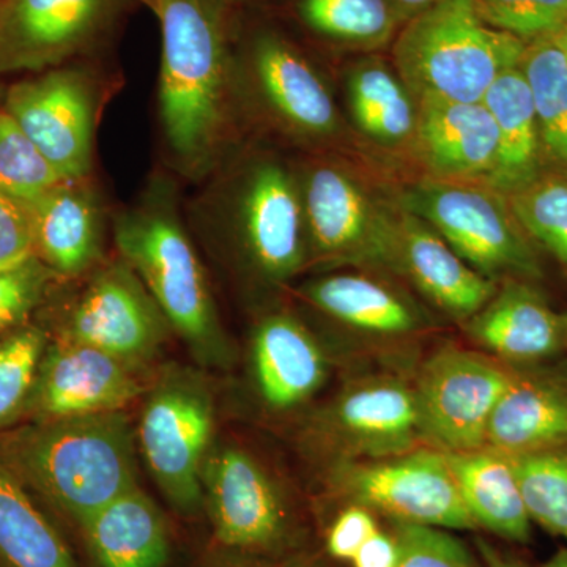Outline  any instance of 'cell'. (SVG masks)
I'll list each match as a JSON object with an SVG mask.
<instances>
[{"mask_svg":"<svg viewBox=\"0 0 567 567\" xmlns=\"http://www.w3.org/2000/svg\"><path fill=\"white\" fill-rule=\"evenodd\" d=\"M162 33L158 121L178 177L203 183L233 147L237 99L229 0H137Z\"/></svg>","mask_w":567,"mask_h":567,"instance_id":"6da1fadb","label":"cell"},{"mask_svg":"<svg viewBox=\"0 0 567 567\" xmlns=\"http://www.w3.org/2000/svg\"><path fill=\"white\" fill-rule=\"evenodd\" d=\"M136 432L123 412L31 421L0 435V457L80 527L137 486Z\"/></svg>","mask_w":567,"mask_h":567,"instance_id":"7a4b0ae2","label":"cell"},{"mask_svg":"<svg viewBox=\"0 0 567 567\" xmlns=\"http://www.w3.org/2000/svg\"><path fill=\"white\" fill-rule=\"evenodd\" d=\"M112 224L118 256L140 276L175 333L203 363H226L229 342L174 183L155 178Z\"/></svg>","mask_w":567,"mask_h":567,"instance_id":"3957f363","label":"cell"},{"mask_svg":"<svg viewBox=\"0 0 567 567\" xmlns=\"http://www.w3.org/2000/svg\"><path fill=\"white\" fill-rule=\"evenodd\" d=\"M192 215L208 234H229L265 281L293 278L309 256L300 183L275 159L241 173L221 164L203 183Z\"/></svg>","mask_w":567,"mask_h":567,"instance_id":"277c9868","label":"cell"},{"mask_svg":"<svg viewBox=\"0 0 567 567\" xmlns=\"http://www.w3.org/2000/svg\"><path fill=\"white\" fill-rule=\"evenodd\" d=\"M527 41L488 25L473 0H439L410 18L394 61L417 100L481 103L499 74L516 69Z\"/></svg>","mask_w":567,"mask_h":567,"instance_id":"5b68a950","label":"cell"},{"mask_svg":"<svg viewBox=\"0 0 567 567\" xmlns=\"http://www.w3.org/2000/svg\"><path fill=\"white\" fill-rule=\"evenodd\" d=\"M405 207L481 275L498 282L543 276L532 238L494 186L435 178L410 189Z\"/></svg>","mask_w":567,"mask_h":567,"instance_id":"8992f818","label":"cell"},{"mask_svg":"<svg viewBox=\"0 0 567 567\" xmlns=\"http://www.w3.org/2000/svg\"><path fill=\"white\" fill-rule=\"evenodd\" d=\"M213 431L215 404L203 377L182 368L164 372L142 409L136 439L156 484L183 514L203 505Z\"/></svg>","mask_w":567,"mask_h":567,"instance_id":"52a82bcc","label":"cell"},{"mask_svg":"<svg viewBox=\"0 0 567 567\" xmlns=\"http://www.w3.org/2000/svg\"><path fill=\"white\" fill-rule=\"evenodd\" d=\"M100 74L85 61L71 62L28 74L3 93V107L63 178L92 175L104 100Z\"/></svg>","mask_w":567,"mask_h":567,"instance_id":"ba28073f","label":"cell"},{"mask_svg":"<svg viewBox=\"0 0 567 567\" xmlns=\"http://www.w3.org/2000/svg\"><path fill=\"white\" fill-rule=\"evenodd\" d=\"M511 372V365L491 354L462 347L429 357L413 383L421 439L445 453L486 446Z\"/></svg>","mask_w":567,"mask_h":567,"instance_id":"9c48e42d","label":"cell"},{"mask_svg":"<svg viewBox=\"0 0 567 567\" xmlns=\"http://www.w3.org/2000/svg\"><path fill=\"white\" fill-rule=\"evenodd\" d=\"M331 480L352 505L379 511L399 524L477 528L458 494L445 451L434 446L372 461L341 462Z\"/></svg>","mask_w":567,"mask_h":567,"instance_id":"30bf717a","label":"cell"},{"mask_svg":"<svg viewBox=\"0 0 567 567\" xmlns=\"http://www.w3.org/2000/svg\"><path fill=\"white\" fill-rule=\"evenodd\" d=\"M87 275L63 312L58 338L102 350L137 371L158 354L173 328L121 256Z\"/></svg>","mask_w":567,"mask_h":567,"instance_id":"8fae6325","label":"cell"},{"mask_svg":"<svg viewBox=\"0 0 567 567\" xmlns=\"http://www.w3.org/2000/svg\"><path fill=\"white\" fill-rule=\"evenodd\" d=\"M130 0H0V74H33L91 55Z\"/></svg>","mask_w":567,"mask_h":567,"instance_id":"7c38bea8","label":"cell"},{"mask_svg":"<svg viewBox=\"0 0 567 567\" xmlns=\"http://www.w3.org/2000/svg\"><path fill=\"white\" fill-rule=\"evenodd\" d=\"M309 252L323 265H390L394 221L379 215L349 175L316 166L301 185Z\"/></svg>","mask_w":567,"mask_h":567,"instance_id":"4fadbf2b","label":"cell"},{"mask_svg":"<svg viewBox=\"0 0 567 567\" xmlns=\"http://www.w3.org/2000/svg\"><path fill=\"white\" fill-rule=\"evenodd\" d=\"M341 462L398 456L421 439L413 385L379 374L353 380L320 416Z\"/></svg>","mask_w":567,"mask_h":567,"instance_id":"5bb4252c","label":"cell"},{"mask_svg":"<svg viewBox=\"0 0 567 567\" xmlns=\"http://www.w3.org/2000/svg\"><path fill=\"white\" fill-rule=\"evenodd\" d=\"M142 391L136 369L91 346L58 338L43 354L25 417L47 421L123 412Z\"/></svg>","mask_w":567,"mask_h":567,"instance_id":"9a60e30c","label":"cell"},{"mask_svg":"<svg viewBox=\"0 0 567 567\" xmlns=\"http://www.w3.org/2000/svg\"><path fill=\"white\" fill-rule=\"evenodd\" d=\"M204 499L223 546L246 551L278 547L287 532L281 495L262 465L244 450L221 447L203 470Z\"/></svg>","mask_w":567,"mask_h":567,"instance_id":"2e32d148","label":"cell"},{"mask_svg":"<svg viewBox=\"0 0 567 567\" xmlns=\"http://www.w3.org/2000/svg\"><path fill=\"white\" fill-rule=\"evenodd\" d=\"M245 73L260 102L284 128L308 137L336 126V107L312 63L279 33L260 31L246 44Z\"/></svg>","mask_w":567,"mask_h":567,"instance_id":"e0dca14e","label":"cell"},{"mask_svg":"<svg viewBox=\"0 0 567 567\" xmlns=\"http://www.w3.org/2000/svg\"><path fill=\"white\" fill-rule=\"evenodd\" d=\"M25 203L35 257L58 278H80L102 264L106 213L92 175L63 178Z\"/></svg>","mask_w":567,"mask_h":567,"instance_id":"ac0fdd59","label":"cell"},{"mask_svg":"<svg viewBox=\"0 0 567 567\" xmlns=\"http://www.w3.org/2000/svg\"><path fill=\"white\" fill-rule=\"evenodd\" d=\"M465 330L486 353L513 368L567 352L565 315L524 279H503L494 297L466 320Z\"/></svg>","mask_w":567,"mask_h":567,"instance_id":"d6986e66","label":"cell"},{"mask_svg":"<svg viewBox=\"0 0 567 567\" xmlns=\"http://www.w3.org/2000/svg\"><path fill=\"white\" fill-rule=\"evenodd\" d=\"M565 442L567 358L513 368L488 424L486 445L514 456Z\"/></svg>","mask_w":567,"mask_h":567,"instance_id":"ffe728a7","label":"cell"},{"mask_svg":"<svg viewBox=\"0 0 567 567\" xmlns=\"http://www.w3.org/2000/svg\"><path fill=\"white\" fill-rule=\"evenodd\" d=\"M390 265L410 278L440 309L464 322L494 297L499 286L466 264L429 224L412 213L394 221Z\"/></svg>","mask_w":567,"mask_h":567,"instance_id":"44dd1931","label":"cell"},{"mask_svg":"<svg viewBox=\"0 0 567 567\" xmlns=\"http://www.w3.org/2000/svg\"><path fill=\"white\" fill-rule=\"evenodd\" d=\"M421 158L440 181H491L498 132L484 103L421 100L416 114Z\"/></svg>","mask_w":567,"mask_h":567,"instance_id":"7402d4cb","label":"cell"},{"mask_svg":"<svg viewBox=\"0 0 567 567\" xmlns=\"http://www.w3.org/2000/svg\"><path fill=\"white\" fill-rule=\"evenodd\" d=\"M252 368L267 405L290 410L322 388L328 363L322 347L303 323L287 315H274L254 333Z\"/></svg>","mask_w":567,"mask_h":567,"instance_id":"603a6c76","label":"cell"},{"mask_svg":"<svg viewBox=\"0 0 567 567\" xmlns=\"http://www.w3.org/2000/svg\"><path fill=\"white\" fill-rule=\"evenodd\" d=\"M446 458L462 502L477 527L503 539L527 544L532 518L509 456L486 445L446 453Z\"/></svg>","mask_w":567,"mask_h":567,"instance_id":"cb8c5ba5","label":"cell"},{"mask_svg":"<svg viewBox=\"0 0 567 567\" xmlns=\"http://www.w3.org/2000/svg\"><path fill=\"white\" fill-rule=\"evenodd\" d=\"M81 528L99 567H164L169 558L166 520L140 486L96 511Z\"/></svg>","mask_w":567,"mask_h":567,"instance_id":"d4e9b609","label":"cell"},{"mask_svg":"<svg viewBox=\"0 0 567 567\" xmlns=\"http://www.w3.org/2000/svg\"><path fill=\"white\" fill-rule=\"evenodd\" d=\"M483 103L498 132V155L488 185L511 196L543 173L539 125L532 91L520 66L499 74Z\"/></svg>","mask_w":567,"mask_h":567,"instance_id":"484cf974","label":"cell"},{"mask_svg":"<svg viewBox=\"0 0 567 567\" xmlns=\"http://www.w3.org/2000/svg\"><path fill=\"white\" fill-rule=\"evenodd\" d=\"M305 300L339 322L382 336H404L420 328L412 306L368 276H324L306 284Z\"/></svg>","mask_w":567,"mask_h":567,"instance_id":"4316f807","label":"cell"},{"mask_svg":"<svg viewBox=\"0 0 567 567\" xmlns=\"http://www.w3.org/2000/svg\"><path fill=\"white\" fill-rule=\"evenodd\" d=\"M0 558L9 567H78L21 477L0 457Z\"/></svg>","mask_w":567,"mask_h":567,"instance_id":"83f0119b","label":"cell"},{"mask_svg":"<svg viewBox=\"0 0 567 567\" xmlns=\"http://www.w3.org/2000/svg\"><path fill=\"white\" fill-rule=\"evenodd\" d=\"M520 70L532 91L540 145L558 171L567 173V59L551 35L529 41Z\"/></svg>","mask_w":567,"mask_h":567,"instance_id":"f1b7e54d","label":"cell"},{"mask_svg":"<svg viewBox=\"0 0 567 567\" xmlns=\"http://www.w3.org/2000/svg\"><path fill=\"white\" fill-rule=\"evenodd\" d=\"M509 458L532 522L567 543V442Z\"/></svg>","mask_w":567,"mask_h":567,"instance_id":"f546056e","label":"cell"},{"mask_svg":"<svg viewBox=\"0 0 567 567\" xmlns=\"http://www.w3.org/2000/svg\"><path fill=\"white\" fill-rule=\"evenodd\" d=\"M298 20L324 39L346 43H383L402 14L390 0H297Z\"/></svg>","mask_w":567,"mask_h":567,"instance_id":"4dcf8cb0","label":"cell"},{"mask_svg":"<svg viewBox=\"0 0 567 567\" xmlns=\"http://www.w3.org/2000/svg\"><path fill=\"white\" fill-rule=\"evenodd\" d=\"M354 118L369 136L399 142L413 133L416 115L401 82L380 65H364L350 81Z\"/></svg>","mask_w":567,"mask_h":567,"instance_id":"1f68e13d","label":"cell"},{"mask_svg":"<svg viewBox=\"0 0 567 567\" xmlns=\"http://www.w3.org/2000/svg\"><path fill=\"white\" fill-rule=\"evenodd\" d=\"M48 346V331L29 322L0 336V431L25 417Z\"/></svg>","mask_w":567,"mask_h":567,"instance_id":"d6a6232c","label":"cell"},{"mask_svg":"<svg viewBox=\"0 0 567 567\" xmlns=\"http://www.w3.org/2000/svg\"><path fill=\"white\" fill-rule=\"evenodd\" d=\"M507 199L528 237L567 271V173H540Z\"/></svg>","mask_w":567,"mask_h":567,"instance_id":"836d02e7","label":"cell"},{"mask_svg":"<svg viewBox=\"0 0 567 567\" xmlns=\"http://www.w3.org/2000/svg\"><path fill=\"white\" fill-rule=\"evenodd\" d=\"M61 181L0 102V192L31 200Z\"/></svg>","mask_w":567,"mask_h":567,"instance_id":"e575fe53","label":"cell"},{"mask_svg":"<svg viewBox=\"0 0 567 567\" xmlns=\"http://www.w3.org/2000/svg\"><path fill=\"white\" fill-rule=\"evenodd\" d=\"M492 28L524 41L554 35L567 21V0H473Z\"/></svg>","mask_w":567,"mask_h":567,"instance_id":"d590c367","label":"cell"},{"mask_svg":"<svg viewBox=\"0 0 567 567\" xmlns=\"http://www.w3.org/2000/svg\"><path fill=\"white\" fill-rule=\"evenodd\" d=\"M398 567H481L450 529L394 522Z\"/></svg>","mask_w":567,"mask_h":567,"instance_id":"8d00e7d4","label":"cell"},{"mask_svg":"<svg viewBox=\"0 0 567 567\" xmlns=\"http://www.w3.org/2000/svg\"><path fill=\"white\" fill-rule=\"evenodd\" d=\"M55 278L37 257L20 267L0 271V336L28 322Z\"/></svg>","mask_w":567,"mask_h":567,"instance_id":"74e56055","label":"cell"},{"mask_svg":"<svg viewBox=\"0 0 567 567\" xmlns=\"http://www.w3.org/2000/svg\"><path fill=\"white\" fill-rule=\"evenodd\" d=\"M35 257L31 212L25 200L0 192V271Z\"/></svg>","mask_w":567,"mask_h":567,"instance_id":"f35d334b","label":"cell"},{"mask_svg":"<svg viewBox=\"0 0 567 567\" xmlns=\"http://www.w3.org/2000/svg\"><path fill=\"white\" fill-rule=\"evenodd\" d=\"M379 532L372 511L360 505H350L339 514L327 537L328 554L339 561H352L354 555Z\"/></svg>","mask_w":567,"mask_h":567,"instance_id":"ab89813d","label":"cell"},{"mask_svg":"<svg viewBox=\"0 0 567 567\" xmlns=\"http://www.w3.org/2000/svg\"><path fill=\"white\" fill-rule=\"evenodd\" d=\"M354 567H398L399 551L393 535L377 532L352 559Z\"/></svg>","mask_w":567,"mask_h":567,"instance_id":"60d3db41","label":"cell"},{"mask_svg":"<svg viewBox=\"0 0 567 567\" xmlns=\"http://www.w3.org/2000/svg\"><path fill=\"white\" fill-rule=\"evenodd\" d=\"M477 548H480L481 557H483L486 567H529L520 559L503 554L498 548L491 546L487 540H477Z\"/></svg>","mask_w":567,"mask_h":567,"instance_id":"b9f144b4","label":"cell"},{"mask_svg":"<svg viewBox=\"0 0 567 567\" xmlns=\"http://www.w3.org/2000/svg\"><path fill=\"white\" fill-rule=\"evenodd\" d=\"M390 2L393 3L399 13L404 14L410 20L421 11L434 6L439 0H390Z\"/></svg>","mask_w":567,"mask_h":567,"instance_id":"7bdbcfd3","label":"cell"},{"mask_svg":"<svg viewBox=\"0 0 567 567\" xmlns=\"http://www.w3.org/2000/svg\"><path fill=\"white\" fill-rule=\"evenodd\" d=\"M543 567H567V548H561Z\"/></svg>","mask_w":567,"mask_h":567,"instance_id":"ee69618b","label":"cell"},{"mask_svg":"<svg viewBox=\"0 0 567 567\" xmlns=\"http://www.w3.org/2000/svg\"><path fill=\"white\" fill-rule=\"evenodd\" d=\"M551 39L557 41L558 47L561 48L563 52H565L567 59V21L558 29L557 32L554 33V35H551Z\"/></svg>","mask_w":567,"mask_h":567,"instance_id":"f6af8a7d","label":"cell"},{"mask_svg":"<svg viewBox=\"0 0 567 567\" xmlns=\"http://www.w3.org/2000/svg\"><path fill=\"white\" fill-rule=\"evenodd\" d=\"M566 350H567V315H565Z\"/></svg>","mask_w":567,"mask_h":567,"instance_id":"bcb514c9","label":"cell"}]
</instances>
